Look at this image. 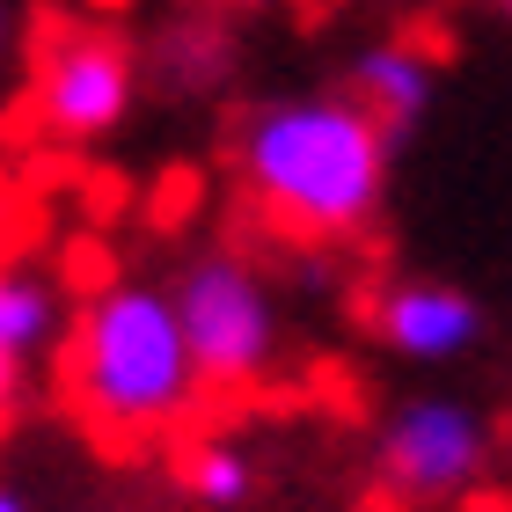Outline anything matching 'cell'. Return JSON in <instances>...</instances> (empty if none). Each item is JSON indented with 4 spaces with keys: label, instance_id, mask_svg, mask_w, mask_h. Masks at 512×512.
I'll list each match as a JSON object with an SVG mask.
<instances>
[{
    "label": "cell",
    "instance_id": "obj_1",
    "mask_svg": "<svg viewBox=\"0 0 512 512\" xmlns=\"http://www.w3.org/2000/svg\"><path fill=\"white\" fill-rule=\"evenodd\" d=\"M388 154L395 132L352 88L344 96H278L242 132V183L300 242H337L374 227L388 191Z\"/></svg>",
    "mask_w": 512,
    "mask_h": 512
},
{
    "label": "cell",
    "instance_id": "obj_2",
    "mask_svg": "<svg viewBox=\"0 0 512 512\" xmlns=\"http://www.w3.org/2000/svg\"><path fill=\"white\" fill-rule=\"evenodd\" d=\"M66 374H74L81 417L118 439H147L161 425H176L205 388L176 293L161 286H103L74 322Z\"/></svg>",
    "mask_w": 512,
    "mask_h": 512
},
{
    "label": "cell",
    "instance_id": "obj_3",
    "mask_svg": "<svg viewBox=\"0 0 512 512\" xmlns=\"http://www.w3.org/2000/svg\"><path fill=\"white\" fill-rule=\"evenodd\" d=\"M176 315H183V337L198 352V374L205 388H249L271 374V352H278V308H271V286L256 278L242 256H191L176 278Z\"/></svg>",
    "mask_w": 512,
    "mask_h": 512
},
{
    "label": "cell",
    "instance_id": "obj_4",
    "mask_svg": "<svg viewBox=\"0 0 512 512\" xmlns=\"http://www.w3.org/2000/svg\"><path fill=\"white\" fill-rule=\"evenodd\" d=\"M483 469H491V425L461 395H410L381 425V476L403 498H461Z\"/></svg>",
    "mask_w": 512,
    "mask_h": 512
},
{
    "label": "cell",
    "instance_id": "obj_5",
    "mask_svg": "<svg viewBox=\"0 0 512 512\" xmlns=\"http://www.w3.org/2000/svg\"><path fill=\"white\" fill-rule=\"evenodd\" d=\"M132 103H139V66L110 30L52 37V52L37 66V118L52 139H66V147L103 139L132 118Z\"/></svg>",
    "mask_w": 512,
    "mask_h": 512
},
{
    "label": "cell",
    "instance_id": "obj_6",
    "mask_svg": "<svg viewBox=\"0 0 512 512\" xmlns=\"http://www.w3.org/2000/svg\"><path fill=\"white\" fill-rule=\"evenodd\" d=\"M374 330L388 337V352H403L417 366H447L483 344V300L469 286H447V278H403V286L381 293Z\"/></svg>",
    "mask_w": 512,
    "mask_h": 512
},
{
    "label": "cell",
    "instance_id": "obj_7",
    "mask_svg": "<svg viewBox=\"0 0 512 512\" xmlns=\"http://www.w3.org/2000/svg\"><path fill=\"white\" fill-rule=\"evenodd\" d=\"M352 96L374 110V118L403 139L410 125H425V110L439 96V66L417 52V44H366V52L352 59Z\"/></svg>",
    "mask_w": 512,
    "mask_h": 512
},
{
    "label": "cell",
    "instance_id": "obj_8",
    "mask_svg": "<svg viewBox=\"0 0 512 512\" xmlns=\"http://www.w3.org/2000/svg\"><path fill=\"white\" fill-rule=\"evenodd\" d=\"M52 337H59V293H52V278L8 264V271H0V352H8L15 366H30V359L52 352Z\"/></svg>",
    "mask_w": 512,
    "mask_h": 512
},
{
    "label": "cell",
    "instance_id": "obj_9",
    "mask_svg": "<svg viewBox=\"0 0 512 512\" xmlns=\"http://www.w3.org/2000/svg\"><path fill=\"white\" fill-rule=\"evenodd\" d=\"M183 491H191L198 505H213V512H235L256 498V461L235 447V439H205V447L183 454Z\"/></svg>",
    "mask_w": 512,
    "mask_h": 512
},
{
    "label": "cell",
    "instance_id": "obj_10",
    "mask_svg": "<svg viewBox=\"0 0 512 512\" xmlns=\"http://www.w3.org/2000/svg\"><path fill=\"white\" fill-rule=\"evenodd\" d=\"M15 374H22V366H15L8 352H0V410H8V403H15Z\"/></svg>",
    "mask_w": 512,
    "mask_h": 512
},
{
    "label": "cell",
    "instance_id": "obj_11",
    "mask_svg": "<svg viewBox=\"0 0 512 512\" xmlns=\"http://www.w3.org/2000/svg\"><path fill=\"white\" fill-rule=\"evenodd\" d=\"M0 512H37V505L22 498V491H8V483H0Z\"/></svg>",
    "mask_w": 512,
    "mask_h": 512
},
{
    "label": "cell",
    "instance_id": "obj_12",
    "mask_svg": "<svg viewBox=\"0 0 512 512\" xmlns=\"http://www.w3.org/2000/svg\"><path fill=\"white\" fill-rule=\"evenodd\" d=\"M0 52H8V8H0Z\"/></svg>",
    "mask_w": 512,
    "mask_h": 512
},
{
    "label": "cell",
    "instance_id": "obj_13",
    "mask_svg": "<svg viewBox=\"0 0 512 512\" xmlns=\"http://www.w3.org/2000/svg\"><path fill=\"white\" fill-rule=\"evenodd\" d=\"M235 8H278V0H235Z\"/></svg>",
    "mask_w": 512,
    "mask_h": 512
},
{
    "label": "cell",
    "instance_id": "obj_14",
    "mask_svg": "<svg viewBox=\"0 0 512 512\" xmlns=\"http://www.w3.org/2000/svg\"><path fill=\"white\" fill-rule=\"evenodd\" d=\"M498 8H505V22H512V0H498Z\"/></svg>",
    "mask_w": 512,
    "mask_h": 512
}]
</instances>
